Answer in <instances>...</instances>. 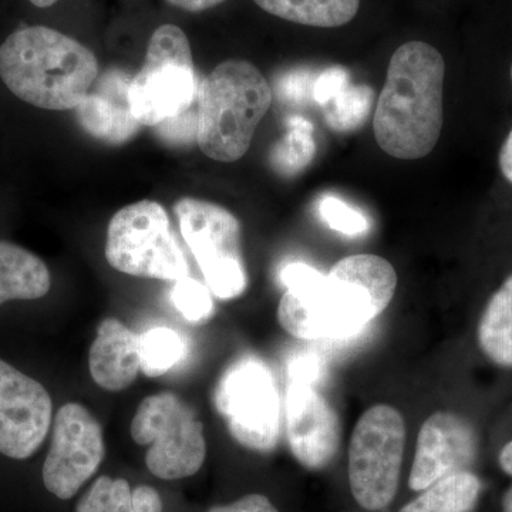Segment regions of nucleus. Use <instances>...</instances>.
<instances>
[{
	"instance_id": "c756f323",
	"label": "nucleus",
	"mask_w": 512,
	"mask_h": 512,
	"mask_svg": "<svg viewBox=\"0 0 512 512\" xmlns=\"http://www.w3.org/2000/svg\"><path fill=\"white\" fill-rule=\"evenodd\" d=\"M133 503L136 512H163L160 494L150 485H138L133 490Z\"/></svg>"
},
{
	"instance_id": "ddd939ff",
	"label": "nucleus",
	"mask_w": 512,
	"mask_h": 512,
	"mask_svg": "<svg viewBox=\"0 0 512 512\" xmlns=\"http://www.w3.org/2000/svg\"><path fill=\"white\" fill-rule=\"evenodd\" d=\"M285 420L289 448L298 463L311 471L328 467L340 446L339 417L312 384H289Z\"/></svg>"
},
{
	"instance_id": "20e7f679",
	"label": "nucleus",
	"mask_w": 512,
	"mask_h": 512,
	"mask_svg": "<svg viewBox=\"0 0 512 512\" xmlns=\"http://www.w3.org/2000/svg\"><path fill=\"white\" fill-rule=\"evenodd\" d=\"M271 104V86L255 64L235 59L218 64L200 86L198 147L220 163L238 161Z\"/></svg>"
},
{
	"instance_id": "6ab92c4d",
	"label": "nucleus",
	"mask_w": 512,
	"mask_h": 512,
	"mask_svg": "<svg viewBox=\"0 0 512 512\" xmlns=\"http://www.w3.org/2000/svg\"><path fill=\"white\" fill-rule=\"evenodd\" d=\"M478 345L491 362L512 367V275L491 296L477 330Z\"/></svg>"
},
{
	"instance_id": "aec40b11",
	"label": "nucleus",
	"mask_w": 512,
	"mask_h": 512,
	"mask_svg": "<svg viewBox=\"0 0 512 512\" xmlns=\"http://www.w3.org/2000/svg\"><path fill=\"white\" fill-rule=\"evenodd\" d=\"M481 494V481L471 471L436 481L399 512H471Z\"/></svg>"
},
{
	"instance_id": "dca6fc26",
	"label": "nucleus",
	"mask_w": 512,
	"mask_h": 512,
	"mask_svg": "<svg viewBox=\"0 0 512 512\" xmlns=\"http://www.w3.org/2000/svg\"><path fill=\"white\" fill-rule=\"evenodd\" d=\"M94 382L107 392H121L136 382L140 370L138 336L119 319L103 320L89 353Z\"/></svg>"
},
{
	"instance_id": "0eeeda50",
	"label": "nucleus",
	"mask_w": 512,
	"mask_h": 512,
	"mask_svg": "<svg viewBox=\"0 0 512 512\" xmlns=\"http://www.w3.org/2000/svg\"><path fill=\"white\" fill-rule=\"evenodd\" d=\"M130 433L138 446L148 447L147 468L161 480L194 476L207 456L201 420L174 393L146 397L131 421Z\"/></svg>"
},
{
	"instance_id": "a878e982",
	"label": "nucleus",
	"mask_w": 512,
	"mask_h": 512,
	"mask_svg": "<svg viewBox=\"0 0 512 512\" xmlns=\"http://www.w3.org/2000/svg\"><path fill=\"white\" fill-rule=\"evenodd\" d=\"M339 97L335 117H333V126L352 127L353 124L359 123L363 117H366L370 100H372V92L369 89L359 87L348 94H340Z\"/></svg>"
},
{
	"instance_id": "f257e3e1",
	"label": "nucleus",
	"mask_w": 512,
	"mask_h": 512,
	"mask_svg": "<svg viewBox=\"0 0 512 512\" xmlns=\"http://www.w3.org/2000/svg\"><path fill=\"white\" fill-rule=\"evenodd\" d=\"M286 292L278 306L279 325L301 340L345 339L366 328L390 305L397 274L387 259L352 255L329 274L303 262L282 271Z\"/></svg>"
},
{
	"instance_id": "1a4fd4ad",
	"label": "nucleus",
	"mask_w": 512,
	"mask_h": 512,
	"mask_svg": "<svg viewBox=\"0 0 512 512\" xmlns=\"http://www.w3.org/2000/svg\"><path fill=\"white\" fill-rule=\"evenodd\" d=\"M174 212L210 291L222 301L241 296L248 278L237 217L221 205L197 198L178 201Z\"/></svg>"
},
{
	"instance_id": "72a5a7b5",
	"label": "nucleus",
	"mask_w": 512,
	"mask_h": 512,
	"mask_svg": "<svg viewBox=\"0 0 512 512\" xmlns=\"http://www.w3.org/2000/svg\"><path fill=\"white\" fill-rule=\"evenodd\" d=\"M503 512H512V485L503 498Z\"/></svg>"
},
{
	"instance_id": "5701e85b",
	"label": "nucleus",
	"mask_w": 512,
	"mask_h": 512,
	"mask_svg": "<svg viewBox=\"0 0 512 512\" xmlns=\"http://www.w3.org/2000/svg\"><path fill=\"white\" fill-rule=\"evenodd\" d=\"M171 301L188 322H204L214 313L210 288L190 276L175 281Z\"/></svg>"
},
{
	"instance_id": "b1692460",
	"label": "nucleus",
	"mask_w": 512,
	"mask_h": 512,
	"mask_svg": "<svg viewBox=\"0 0 512 512\" xmlns=\"http://www.w3.org/2000/svg\"><path fill=\"white\" fill-rule=\"evenodd\" d=\"M291 133L282 141V146L276 148L275 161L282 168H299L311 160L315 144H313L311 130L308 121L301 117H293L291 123Z\"/></svg>"
},
{
	"instance_id": "393cba45",
	"label": "nucleus",
	"mask_w": 512,
	"mask_h": 512,
	"mask_svg": "<svg viewBox=\"0 0 512 512\" xmlns=\"http://www.w3.org/2000/svg\"><path fill=\"white\" fill-rule=\"evenodd\" d=\"M319 215L333 231H338L348 237L365 234L369 229V222L362 212L355 210L345 201L339 200L333 195H326L320 200Z\"/></svg>"
},
{
	"instance_id": "9d476101",
	"label": "nucleus",
	"mask_w": 512,
	"mask_h": 512,
	"mask_svg": "<svg viewBox=\"0 0 512 512\" xmlns=\"http://www.w3.org/2000/svg\"><path fill=\"white\" fill-rule=\"evenodd\" d=\"M214 403L231 436L249 450H274L281 429V402L274 373L247 356L229 366L215 389Z\"/></svg>"
},
{
	"instance_id": "6e6552de",
	"label": "nucleus",
	"mask_w": 512,
	"mask_h": 512,
	"mask_svg": "<svg viewBox=\"0 0 512 512\" xmlns=\"http://www.w3.org/2000/svg\"><path fill=\"white\" fill-rule=\"evenodd\" d=\"M406 424L399 410L377 404L362 414L349 446V485L367 511L392 503L399 488Z\"/></svg>"
},
{
	"instance_id": "f704fd0d",
	"label": "nucleus",
	"mask_w": 512,
	"mask_h": 512,
	"mask_svg": "<svg viewBox=\"0 0 512 512\" xmlns=\"http://www.w3.org/2000/svg\"><path fill=\"white\" fill-rule=\"evenodd\" d=\"M36 8H50L55 5L59 0H30Z\"/></svg>"
},
{
	"instance_id": "f8f14e48",
	"label": "nucleus",
	"mask_w": 512,
	"mask_h": 512,
	"mask_svg": "<svg viewBox=\"0 0 512 512\" xmlns=\"http://www.w3.org/2000/svg\"><path fill=\"white\" fill-rule=\"evenodd\" d=\"M53 403L43 384L0 360V454L26 460L45 443Z\"/></svg>"
},
{
	"instance_id": "2f4dec72",
	"label": "nucleus",
	"mask_w": 512,
	"mask_h": 512,
	"mask_svg": "<svg viewBox=\"0 0 512 512\" xmlns=\"http://www.w3.org/2000/svg\"><path fill=\"white\" fill-rule=\"evenodd\" d=\"M500 168L505 180L512 184V130L505 138L500 151Z\"/></svg>"
},
{
	"instance_id": "4468645a",
	"label": "nucleus",
	"mask_w": 512,
	"mask_h": 512,
	"mask_svg": "<svg viewBox=\"0 0 512 512\" xmlns=\"http://www.w3.org/2000/svg\"><path fill=\"white\" fill-rule=\"evenodd\" d=\"M477 451L476 431L467 420L450 412L431 414L417 437L410 488L423 491L441 478L470 471Z\"/></svg>"
},
{
	"instance_id": "9b49d317",
	"label": "nucleus",
	"mask_w": 512,
	"mask_h": 512,
	"mask_svg": "<svg viewBox=\"0 0 512 512\" xmlns=\"http://www.w3.org/2000/svg\"><path fill=\"white\" fill-rule=\"evenodd\" d=\"M103 429L99 421L79 403L60 407L53 420L52 441L43 464V484L60 500L79 493L103 463Z\"/></svg>"
},
{
	"instance_id": "c85d7f7f",
	"label": "nucleus",
	"mask_w": 512,
	"mask_h": 512,
	"mask_svg": "<svg viewBox=\"0 0 512 512\" xmlns=\"http://www.w3.org/2000/svg\"><path fill=\"white\" fill-rule=\"evenodd\" d=\"M319 373V359L313 355L295 357L289 365V379H291V382L312 384L318 380Z\"/></svg>"
},
{
	"instance_id": "39448f33",
	"label": "nucleus",
	"mask_w": 512,
	"mask_h": 512,
	"mask_svg": "<svg viewBox=\"0 0 512 512\" xmlns=\"http://www.w3.org/2000/svg\"><path fill=\"white\" fill-rule=\"evenodd\" d=\"M104 254L116 271L137 278L175 282L190 272L167 212L156 201L134 202L113 215Z\"/></svg>"
},
{
	"instance_id": "2eb2a0df",
	"label": "nucleus",
	"mask_w": 512,
	"mask_h": 512,
	"mask_svg": "<svg viewBox=\"0 0 512 512\" xmlns=\"http://www.w3.org/2000/svg\"><path fill=\"white\" fill-rule=\"evenodd\" d=\"M126 74L110 72L93 93L77 106V117L87 133L110 144H121L137 133L138 121L131 113Z\"/></svg>"
},
{
	"instance_id": "cd10ccee",
	"label": "nucleus",
	"mask_w": 512,
	"mask_h": 512,
	"mask_svg": "<svg viewBox=\"0 0 512 512\" xmlns=\"http://www.w3.org/2000/svg\"><path fill=\"white\" fill-rule=\"evenodd\" d=\"M208 512H279L269 498L261 494H248L235 503L212 507Z\"/></svg>"
},
{
	"instance_id": "412c9836",
	"label": "nucleus",
	"mask_w": 512,
	"mask_h": 512,
	"mask_svg": "<svg viewBox=\"0 0 512 512\" xmlns=\"http://www.w3.org/2000/svg\"><path fill=\"white\" fill-rule=\"evenodd\" d=\"M184 340L170 328H154L138 336L140 370L148 377H158L181 362Z\"/></svg>"
},
{
	"instance_id": "c9c22d12",
	"label": "nucleus",
	"mask_w": 512,
	"mask_h": 512,
	"mask_svg": "<svg viewBox=\"0 0 512 512\" xmlns=\"http://www.w3.org/2000/svg\"><path fill=\"white\" fill-rule=\"evenodd\" d=\"M511 82H512V64H511Z\"/></svg>"
},
{
	"instance_id": "f3484780",
	"label": "nucleus",
	"mask_w": 512,
	"mask_h": 512,
	"mask_svg": "<svg viewBox=\"0 0 512 512\" xmlns=\"http://www.w3.org/2000/svg\"><path fill=\"white\" fill-rule=\"evenodd\" d=\"M50 286L49 269L39 256L13 242L0 241V305L43 298Z\"/></svg>"
},
{
	"instance_id": "f03ea898",
	"label": "nucleus",
	"mask_w": 512,
	"mask_h": 512,
	"mask_svg": "<svg viewBox=\"0 0 512 512\" xmlns=\"http://www.w3.org/2000/svg\"><path fill=\"white\" fill-rule=\"evenodd\" d=\"M444 77L443 56L429 43L414 40L393 53L373 120L384 153L419 160L434 150L443 130Z\"/></svg>"
},
{
	"instance_id": "4be33fe9",
	"label": "nucleus",
	"mask_w": 512,
	"mask_h": 512,
	"mask_svg": "<svg viewBox=\"0 0 512 512\" xmlns=\"http://www.w3.org/2000/svg\"><path fill=\"white\" fill-rule=\"evenodd\" d=\"M77 512H136L133 490L124 478L103 476L94 481L90 490L80 498Z\"/></svg>"
},
{
	"instance_id": "473e14b6",
	"label": "nucleus",
	"mask_w": 512,
	"mask_h": 512,
	"mask_svg": "<svg viewBox=\"0 0 512 512\" xmlns=\"http://www.w3.org/2000/svg\"><path fill=\"white\" fill-rule=\"evenodd\" d=\"M498 463H500L501 470L505 474L512 477V441L505 444L503 450H501L500 457H498Z\"/></svg>"
},
{
	"instance_id": "7c9ffc66",
	"label": "nucleus",
	"mask_w": 512,
	"mask_h": 512,
	"mask_svg": "<svg viewBox=\"0 0 512 512\" xmlns=\"http://www.w3.org/2000/svg\"><path fill=\"white\" fill-rule=\"evenodd\" d=\"M170 5L175 8L187 10V12L197 13L204 12V10L215 8L221 5L225 0H167Z\"/></svg>"
},
{
	"instance_id": "423d86ee",
	"label": "nucleus",
	"mask_w": 512,
	"mask_h": 512,
	"mask_svg": "<svg viewBox=\"0 0 512 512\" xmlns=\"http://www.w3.org/2000/svg\"><path fill=\"white\" fill-rule=\"evenodd\" d=\"M197 93L188 37L174 25L160 26L148 42L146 60L128 89L140 126H158L183 116Z\"/></svg>"
},
{
	"instance_id": "a211bd4d",
	"label": "nucleus",
	"mask_w": 512,
	"mask_h": 512,
	"mask_svg": "<svg viewBox=\"0 0 512 512\" xmlns=\"http://www.w3.org/2000/svg\"><path fill=\"white\" fill-rule=\"evenodd\" d=\"M269 15L312 26L332 29L348 25L356 18L360 0H254Z\"/></svg>"
},
{
	"instance_id": "bb28decb",
	"label": "nucleus",
	"mask_w": 512,
	"mask_h": 512,
	"mask_svg": "<svg viewBox=\"0 0 512 512\" xmlns=\"http://www.w3.org/2000/svg\"><path fill=\"white\" fill-rule=\"evenodd\" d=\"M348 83V76L342 69L328 70L320 76L313 89V97L318 103H328L330 99H335L342 94Z\"/></svg>"
},
{
	"instance_id": "7ed1b4c3",
	"label": "nucleus",
	"mask_w": 512,
	"mask_h": 512,
	"mask_svg": "<svg viewBox=\"0 0 512 512\" xmlns=\"http://www.w3.org/2000/svg\"><path fill=\"white\" fill-rule=\"evenodd\" d=\"M97 76L94 53L59 30L30 26L0 46V79L18 99L39 109H77Z\"/></svg>"
}]
</instances>
